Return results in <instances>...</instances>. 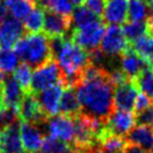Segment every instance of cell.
<instances>
[{
	"label": "cell",
	"instance_id": "cell-1",
	"mask_svg": "<svg viewBox=\"0 0 153 153\" xmlns=\"http://www.w3.org/2000/svg\"><path fill=\"white\" fill-rule=\"evenodd\" d=\"M82 114L106 122L114 108V90L108 79V70L99 78L80 80L74 88Z\"/></svg>",
	"mask_w": 153,
	"mask_h": 153
},
{
	"label": "cell",
	"instance_id": "cell-2",
	"mask_svg": "<svg viewBox=\"0 0 153 153\" xmlns=\"http://www.w3.org/2000/svg\"><path fill=\"white\" fill-rule=\"evenodd\" d=\"M50 38V37H48ZM54 61L63 74V83L69 88H76L80 81L82 71L89 64V53L76 45L71 38H50Z\"/></svg>",
	"mask_w": 153,
	"mask_h": 153
},
{
	"label": "cell",
	"instance_id": "cell-3",
	"mask_svg": "<svg viewBox=\"0 0 153 153\" xmlns=\"http://www.w3.org/2000/svg\"><path fill=\"white\" fill-rule=\"evenodd\" d=\"M15 53L29 67L38 68L53 59L50 38L42 33H28L15 45Z\"/></svg>",
	"mask_w": 153,
	"mask_h": 153
},
{
	"label": "cell",
	"instance_id": "cell-4",
	"mask_svg": "<svg viewBox=\"0 0 153 153\" xmlns=\"http://www.w3.org/2000/svg\"><path fill=\"white\" fill-rule=\"evenodd\" d=\"M63 81V74L57 63L54 59L42 64L41 67L35 69L32 74V82H30V94L36 95L41 91L48 89L50 87Z\"/></svg>",
	"mask_w": 153,
	"mask_h": 153
},
{
	"label": "cell",
	"instance_id": "cell-5",
	"mask_svg": "<svg viewBox=\"0 0 153 153\" xmlns=\"http://www.w3.org/2000/svg\"><path fill=\"white\" fill-rule=\"evenodd\" d=\"M105 33L104 22L98 19L94 23L82 26L80 28L72 29L71 39L85 51H94L98 48Z\"/></svg>",
	"mask_w": 153,
	"mask_h": 153
},
{
	"label": "cell",
	"instance_id": "cell-6",
	"mask_svg": "<svg viewBox=\"0 0 153 153\" xmlns=\"http://www.w3.org/2000/svg\"><path fill=\"white\" fill-rule=\"evenodd\" d=\"M128 41L126 39L120 26L109 25L105 28V33L100 42V51L106 57L120 56L129 48Z\"/></svg>",
	"mask_w": 153,
	"mask_h": 153
},
{
	"label": "cell",
	"instance_id": "cell-7",
	"mask_svg": "<svg viewBox=\"0 0 153 153\" xmlns=\"http://www.w3.org/2000/svg\"><path fill=\"white\" fill-rule=\"evenodd\" d=\"M44 126H46L48 136L56 140L73 144L74 140V120L64 115H55L48 118Z\"/></svg>",
	"mask_w": 153,
	"mask_h": 153
},
{
	"label": "cell",
	"instance_id": "cell-8",
	"mask_svg": "<svg viewBox=\"0 0 153 153\" xmlns=\"http://www.w3.org/2000/svg\"><path fill=\"white\" fill-rule=\"evenodd\" d=\"M64 87L65 86L62 81L35 95L41 109L48 118L55 116L59 113V106Z\"/></svg>",
	"mask_w": 153,
	"mask_h": 153
},
{
	"label": "cell",
	"instance_id": "cell-9",
	"mask_svg": "<svg viewBox=\"0 0 153 153\" xmlns=\"http://www.w3.org/2000/svg\"><path fill=\"white\" fill-rule=\"evenodd\" d=\"M19 120L25 123H30L38 126H44L48 117L42 111L39 104L34 94H26L19 106Z\"/></svg>",
	"mask_w": 153,
	"mask_h": 153
},
{
	"label": "cell",
	"instance_id": "cell-10",
	"mask_svg": "<svg viewBox=\"0 0 153 153\" xmlns=\"http://www.w3.org/2000/svg\"><path fill=\"white\" fill-rule=\"evenodd\" d=\"M23 23L13 17H5L0 23V50H11L24 36Z\"/></svg>",
	"mask_w": 153,
	"mask_h": 153
},
{
	"label": "cell",
	"instance_id": "cell-11",
	"mask_svg": "<svg viewBox=\"0 0 153 153\" xmlns=\"http://www.w3.org/2000/svg\"><path fill=\"white\" fill-rule=\"evenodd\" d=\"M135 124L136 120L134 113L116 109L106 120V129L111 134L125 137Z\"/></svg>",
	"mask_w": 153,
	"mask_h": 153
},
{
	"label": "cell",
	"instance_id": "cell-12",
	"mask_svg": "<svg viewBox=\"0 0 153 153\" xmlns=\"http://www.w3.org/2000/svg\"><path fill=\"white\" fill-rule=\"evenodd\" d=\"M71 26V17L45 10L43 29L48 37H65Z\"/></svg>",
	"mask_w": 153,
	"mask_h": 153
},
{
	"label": "cell",
	"instance_id": "cell-13",
	"mask_svg": "<svg viewBox=\"0 0 153 153\" xmlns=\"http://www.w3.org/2000/svg\"><path fill=\"white\" fill-rule=\"evenodd\" d=\"M137 87L133 80L122 83L116 87L114 91V108L117 110L132 111L137 97Z\"/></svg>",
	"mask_w": 153,
	"mask_h": 153
},
{
	"label": "cell",
	"instance_id": "cell-14",
	"mask_svg": "<svg viewBox=\"0 0 153 153\" xmlns=\"http://www.w3.org/2000/svg\"><path fill=\"white\" fill-rule=\"evenodd\" d=\"M0 153H25L20 140L18 122L0 131Z\"/></svg>",
	"mask_w": 153,
	"mask_h": 153
},
{
	"label": "cell",
	"instance_id": "cell-15",
	"mask_svg": "<svg viewBox=\"0 0 153 153\" xmlns=\"http://www.w3.org/2000/svg\"><path fill=\"white\" fill-rule=\"evenodd\" d=\"M19 132H20V140L25 151L32 153L36 152L42 148L44 137L41 126L30 123L22 122L19 123Z\"/></svg>",
	"mask_w": 153,
	"mask_h": 153
},
{
	"label": "cell",
	"instance_id": "cell-16",
	"mask_svg": "<svg viewBox=\"0 0 153 153\" xmlns=\"http://www.w3.org/2000/svg\"><path fill=\"white\" fill-rule=\"evenodd\" d=\"M128 15V0H106L104 22L109 25L125 24Z\"/></svg>",
	"mask_w": 153,
	"mask_h": 153
},
{
	"label": "cell",
	"instance_id": "cell-17",
	"mask_svg": "<svg viewBox=\"0 0 153 153\" xmlns=\"http://www.w3.org/2000/svg\"><path fill=\"white\" fill-rule=\"evenodd\" d=\"M148 67V63L131 46L120 55V70L124 72V74L129 80H134Z\"/></svg>",
	"mask_w": 153,
	"mask_h": 153
},
{
	"label": "cell",
	"instance_id": "cell-18",
	"mask_svg": "<svg viewBox=\"0 0 153 153\" xmlns=\"http://www.w3.org/2000/svg\"><path fill=\"white\" fill-rule=\"evenodd\" d=\"M1 87H2V99L5 108L19 110L20 102L24 96L26 95V92L22 89V87L19 86L13 76L6 78Z\"/></svg>",
	"mask_w": 153,
	"mask_h": 153
},
{
	"label": "cell",
	"instance_id": "cell-19",
	"mask_svg": "<svg viewBox=\"0 0 153 153\" xmlns=\"http://www.w3.org/2000/svg\"><path fill=\"white\" fill-rule=\"evenodd\" d=\"M126 140L128 143L137 145L145 152H153V128L137 125L131 129Z\"/></svg>",
	"mask_w": 153,
	"mask_h": 153
},
{
	"label": "cell",
	"instance_id": "cell-20",
	"mask_svg": "<svg viewBox=\"0 0 153 153\" xmlns=\"http://www.w3.org/2000/svg\"><path fill=\"white\" fill-rule=\"evenodd\" d=\"M59 113L71 118H74L78 115L81 114V106L76 94V90L73 88L64 87L61 100H60V106H59Z\"/></svg>",
	"mask_w": 153,
	"mask_h": 153
},
{
	"label": "cell",
	"instance_id": "cell-21",
	"mask_svg": "<svg viewBox=\"0 0 153 153\" xmlns=\"http://www.w3.org/2000/svg\"><path fill=\"white\" fill-rule=\"evenodd\" d=\"M128 144L126 137L111 134L106 129L98 141V149L102 153H123Z\"/></svg>",
	"mask_w": 153,
	"mask_h": 153
},
{
	"label": "cell",
	"instance_id": "cell-22",
	"mask_svg": "<svg viewBox=\"0 0 153 153\" xmlns=\"http://www.w3.org/2000/svg\"><path fill=\"white\" fill-rule=\"evenodd\" d=\"M4 6L8 9L10 17L15 18L18 22H24L27 15L32 11L35 6L27 0H5Z\"/></svg>",
	"mask_w": 153,
	"mask_h": 153
},
{
	"label": "cell",
	"instance_id": "cell-23",
	"mask_svg": "<svg viewBox=\"0 0 153 153\" xmlns=\"http://www.w3.org/2000/svg\"><path fill=\"white\" fill-rule=\"evenodd\" d=\"M135 52L148 63L150 67H153V36L151 35H144L139 39H136L132 46Z\"/></svg>",
	"mask_w": 153,
	"mask_h": 153
},
{
	"label": "cell",
	"instance_id": "cell-24",
	"mask_svg": "<svg viewBox=\"0 0 153 153\" xmlns=\"http://www.w3.org/2000/svg\"><path fill=\"white\" fill-rule=\"evenodd\" d=\"M44 16L45 10L39 6H35L23 22L25 30H28L29 33H39L44 26Z\"/></svg>",
	"mask_w": 153,
	"mask_h": 153
},
{
	"label": "cell",
	"instance_id": "cell-25",
	"mask_svg": "<svg viewBox=\"0 0 153 153\" xmlns=\"http://www.w3.org/2000/svg\"><path fill=\"white\" fill-rule=\"evenodd\" d=\"M38 6L44 10L53 11L68 17H71L73 13V4L71 0H39Z\"/></svg>",
	"mask_w": 153,
	"mask_h": 153
},
{
	"label": "cell",
	"instance_id": "cell-26",
	"mask_svg": "<svg viewBox=\"0 0 153 153\" xmlns=\"http://www.w3.org/2000/svg\"><path fill=\"white\" fill-rule=\"evenodd\" d=\"M137 89L153 101V67L149 65L133 80Z\"/></svg>",
	"mask_w": 153,
	"mask_h": 153
},
{
	"label": "cell",
	"instance_id": "cell-27",
	"mask_svg": "<svg viewBox=\"0 0 153 153\" xmlns=\"http://www.w3.org/2000/svg\"><path fill=\"white\" fill-rule=\"evenodd\" d=\"M41 150L42 153H73L76 151V148L71 143L46 136L43 141Z\"/></svg>",
	"mask_w": 153,
	"mask_h": 153
},
{
	"label": "cell",
	"instance_id": "cell-28",
	"mask_svg": "<svg viewBox=\"0 0 153 153\" xmlns=\"http://www.w3.org/2000/svg\"><path fill=\"white\" fill-rule=\"evenodd\" d=\"M122 30L128 43H134L136 39L148 34L146 22H126L123 24Z\"/></svg>",
	"mask_w": 153,
	"mask_h": 153
},
{
	"label": "cell",
	"instance_id": "cell-29",
	"mask_svg": "<svg viewBox=\"0 0 153 153\" xmlns=\"http://www.w3.org/2000/svg\"><path fill=\"white\" fill-rule=\"evenodd\" d=\"M100 19L98 16H96L94 13H91L89 9H87L85 6H78L76 9H73L71 15V22L73 29L80 28L82 26L94 23L96 20Z\"/></svg>",
	"mask_w": 153,
	"mask_h": 153
},
{
	"label": "cell",
	"instance_id": "cell-30",
	"mask_svg": "<svg viewBox=\"0 0 153 153\" xmlns=\"http://www.w3.org/2000/svg\"><path fill=\"white\" fill-rule=\"evenodd\" d=\"M149 6L143 0H128L129 22H144L149 17Z\"/></svg>",
	"mask_w": 153,
	"mask_h": 153
},
{
	"label": "cell",
	"instance_id": "cell-31",
	"mask_svg": "<svg viewBox=\"0 0 153 153\" xmlns=\"http://www.w3.org/2000/svg\"><path fill=\"white\" fill-rule=\"evenodd\" d=\"M32 68L29 67L28 64L26 63H20L18 64V67L15 69L14 71V78L15 80L17 81L19 86L22 87V89L28 94L30 90V82H32Z\"/></svg>",
	"mask_w": 153,
	"mask_h": 153
},
{
	"label": "cell",
	"instance_id": "cell-32",
	"mask_svg": "<svg viewBox=\"0 0 153 153\" xmlns=\"http://www.w3.org/2000/svg\"><path fill=\"white\" fill-rule=\"evenodd\" d=\"M19 57L13 50H0V71L9 73L18 67Z\"/></svg>",
	"mask_w": 153,
	"mask_h": 153
},
{
	"label": "cell",
	"instance_id": "cell-33",
	"mask_svg": "<svg viewBox=\"0 0 153 153\" xmlns=\"http://www.w3.org/2000/svg\"><path fill=\"white\" fill-rule=\"evenodd\" d=\"M135 120L137 125L153 127V104L135 115Z\"/></svg>",
	"mask_w": 153,
	"mask_h": 153
},
{
	"label": "cell",
	"instance_id": "cell-34",
	"mask_svg": "<svg viewBox=\"0 0 153 153\" xmlns=\"http://www.w3.org/2000/svg\"><path fill=\"white\" fill-rule=\"evenodd\" d=\"M106 0H85V7L89 9L91 13H94L96 16L100 17L104 14Z\"/></svg>",
	"mask_w": 153,
	"mask_h": 153
},
{
	"label": "cell",
	"instance_id": "cell-35",
	"mask_svg": "<svg viewBox=\"0 0 153 153\" xmlns=\"http://www.w3.org/2000/svg\"><path fill=\"white\" fill-rule=\"evenodd\" d=\"M151 104H153V101L149 98L148 96H145L144 94H140L136 97V100H135V104H134V111L137 114V113L142 111L145 108H148Z\"/></svg>",
	"mask_w": 153,
	"mask_h": 153
},
{
	"label": "cell",
	"instance_id": "cell-36",
	"mask_svg": "<svg viewBox=\"0 0 153 153\" xmlns=\"http://www.w3.org/2000/svg\"><path fill=\"white\" fill-rule=\"evenodd\" d=\"M123 153H146V152L144 151L143 149H141L140 146H137V145H134V144L129 143L128 145H127V148L124 150Z\"/></svg>",
	"mask_w": 153,
	"mask_h": 153
},
{
	"label": "cell",
	"instance_id": "cell-37",
	"mask_svg": "<svg viewBox=\"0 0 153 153\" xmlns=\"http://www.w3.org/2000/svg\"><path fill=\"white\" fill-rule=\"evenodd\" d=\"M146 26H148V34L153 36V16H149L146 19Z\"/></svg>",
	"mask_w": 153,
	"mask_h": 153
},
{
	"label": "cell",
	"instance_id": "cell-38",
	"mask_svg": "<svg viewBox=\"0 0 153 153\" xmlns=\"http://www.w3.org/2000/svg\"><path fill=\"white\" fill-rule=\"evenodd\" d=\"M6 7L1 4V0H0V23L4 20V18L6 17Z\"/></svg>",
	"mask_w": 153,
	"mask_h": 153
},
{
	"label": "cell",
	"instance_id": "cell-39",
	"mask_svg": "<svg viewBox=\"0 0 153 153\" xmlns=\"http://www.w3.org/2000/svg\"><path fill=\"white\" fill-rule=\"evenodd\" d=\"M2 108H5V106H4V99H2V87L0 85V109Z\"/></svg>",
	"mask_w": 153,
	"mask_h": 153
},
{
	"label": "cell",
	"instance_id": "cell-40",
	"mask_svg": "<svg viewBox=\"0 0 153 153\" xmlns=\"http://www.w3.org/2000/svg\"><path fill=\"white\" fill-rule=\"evenodd\" d=\"M71 2L73 4V5H76V7L78 6H81L83 2H85V0H71Z\"/></svg>",
	"mask_w": 153,
	"mask_h": 153
},
{
	"label": "cell",
	"instance_id": "cell-41",
	"mask_svg": "<svg viewBox=\"0 0 153 153\" xmlns=\"http://www.w3.org/2000/svg\"><path fill=\"white\" fill-rule=\"evenodd\" d=\"M148 6H149V11H150L153 16V0H150V1H149Z\"/></svg>",
	"mask_w": 153,
	"mask_h": 153
},
{
	"label": "cell",
	"instance_id": "cell-42",
	"mask_svg": "<svg viewBox=\"0 0 153 153\" xmlns=\"http://www.w3.org/2000/svg\"><path fill=\"white\" fill-rule=\"evenodd\" d=\"M5 79H6L5 73L0 71V85H2V82H4V80H5Z\"/></svg>",
	"mask_w": 153,
	"mask_h": 153
},
{
	"label": "cell",
	"instance_id": "cell-43",
	"mask_svg": "<svg viewBox=\"0 0 153 153\" xmlns=\"http://www.w3.org/2000/svg\"><path fill=\"white\" fill-rule=\"evenodd\" d=\"M86 153H102V152H100L98 148H96V149H92V150H90V151H87Z\"/></svg>",
	"mask_w": 153,
	"mask_h": 153
},
{
	"label": "cell",
	"instance_id": "cell-44",
	"mask_svg": "<svg viewBox=\"0 0 153 153\" xmlns=\"http://www.w3.org/2000/svg\"><path fill=\"white\" fill-rule=\"evenodd\" d=\"M27 1H29V2H32L34 6L38 5V2H39V0H27Z\"/></svg>",
	"mask_w": 153,
	"mask_h": 153
},
{
	"label": "cell",
	"instance_id": "cell-45",
	"mask_svg": "<svg viewBox=\"0 0 153 153\" xmlns=\"http://www.w3.org/2000/svg\"><path fill=\"white\" fill-rule=\"evenodd\" d=\"M143 1H145V2H146V4H148L149 1H150V0H143Z\"/></svg>",
	"mask_w": 153,
	"mask_h": 153
},
{
	"label": "cell",
	"instance_id": "cell-46",
	"mask_svg": "<svg viewBox=\"0 0 153 153\" xmlns=\"http://www.w3.org/2000/svg\"><path fill=\"white\" fill-rule=\"evenodd\" d=\"M32 153H38V152H32Z\"/></svg>",
	"mask_w": 153,
	"mask_h": 153
},
{
	"label": "cell",
	"instance_id": "cell-47",
	"mask_svg": "<svg viewBox=\"0 0 153 153\" xmlns=\"http://www.w3.org/2000/svg\"><path fill=\"white\" fill-rule=\"evenodd\" d=\"M149 153H153V152H149Z\"/></svg>",
	"mask_w": 153,
	"mask_h": 153
}]
</instances>
